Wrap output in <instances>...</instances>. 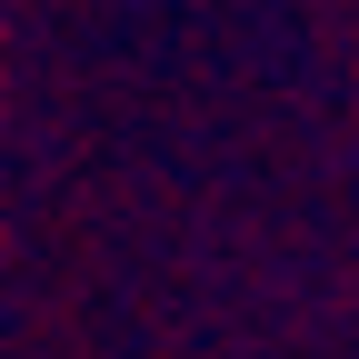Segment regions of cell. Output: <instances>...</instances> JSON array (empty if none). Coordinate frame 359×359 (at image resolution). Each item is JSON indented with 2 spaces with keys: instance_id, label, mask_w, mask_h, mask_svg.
Wrapping results in <instances>:
<instances>
[]
</instances>
